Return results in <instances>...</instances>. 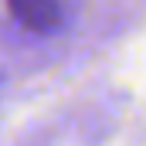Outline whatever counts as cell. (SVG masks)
<instances>
[{"instance_id": "obj_1", "label": "cell", "mask_w": 146, "mask_h": 146, "mask_svg": "<svg viewBox=\"0 0 146 146\" xmlns=\"http://www.w3.org/2000/svg\"><path fill=\"white\" fill-rule=\"evenodd\" d=\"M10 14L37 34H51L65 24V0H7Z\"/></svg>"}]
</instances>
